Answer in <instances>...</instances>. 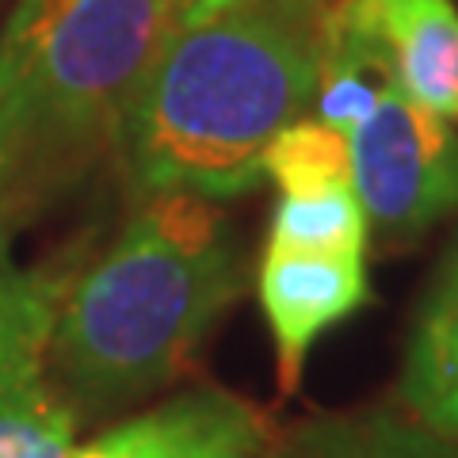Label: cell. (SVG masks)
I'll return each mask as SVG.
<instances>
[{"mask_svg":"<svg viewBox=\"0 0 458 458\" xmlns=\"http://www.w3.org/2000/svg\"><path fill=\"white\" fill-rule=\"evenodd\" d=\"M412 104L458 119V8L451 0H336Z\"/></svg>","mask_w":458,"mask_h":458,"instance_id":"obj_8","label":"cell"},{"mask_svg":"<svg viewBox=\"0 0 458 458\" xmlns=\"http://www.w3.org/2000/svg\"><path fill=\"white\" fill-rule=\"evenodd\" d=\"M276 443V424L256 401L195 386L99 432L69 458H267Z\"/></svg>","mask_w":458,"mask_h":458,"instance_id":"obj_7","label":"cell"},{"mask_svg":"<svg viewBox=\"0 0 458 458\" xmlns=\"http://www.w3.org/2000/svg\"><path fill=\"white\" fill-rule=\"evenodd\" d=\"M352 188L386 237H417L458 210V134L390 81L378 107L348 134Z\"/></svg>","mask_w":458,"mask_h":458,"instance_id":"obj_5","label":"cell"},{"mask_svg":"<svg viewBox=\"0 0 458 458\" xmlns=\"http://www.w3.org/2000/svg\"><path fill=\"white\" fill-rule=\"evenodd\" d=\"M245 294V252L214 199L153 191L92 264L69 271L50 363L77 412L161 390Z\"/></svg>","mask_w":458,"mask_h":458,"instance_id":"obj_2","label":"cell"},{"mask_svg":"<svg viewBox=\"0 0 458 458\" xmlns=\"http://www.w3.org/2000/svg\"><path fill=\"white\" fill-rule=\"evenodd\" d=\"M325 8L241 0L183 23L114 146L138 195L191 191L218 203L256 188L267 141L313 107Z\"/></svg>","mask_w":458,"mask_h":458,"instance_id":"obj_1","label":"cell"},{"mask_svg":"<svg viewBox=\"0 0 458 458\" xmlns=\"http://www.w3.org/2000/svg\"><path fill=\"white\" fill-rule=\"evenodd\" d=\"M370 222L355 188L279 195L271 210L267 245L294 252H367Z\"/></svg>","mask_w":458,"mask_h":458,"instance_id":"obj_11","label":"cell"},{"mask_svg":"<svg viewBox=\"0 0 458 458\" xmlns=\"http://www.w3.org/2000/svg\"><path fill=\"white\" fill-rule=\"evenodd\" d=\"M397 394L412 420L458 443V249L436 267L420 298Z\"/></svg>","mask_w":458,"mask_h":458,"instance_id":"obj_9","label":"cell"},{"mask_svg":"<svg viewBox=\"0 0 458 458\" xmlns=\"http://www.w3.org/2000/svg\"><path fill=\"white\" fill-rule=\"evenodd\" d=\"M256 298L276 344L279 394H294L313 344L370 302L367 264L355 252H294L267 245L256 264Z\"/></svg>","mask_w":458,"mask_h":458,"instance_id":"obj_6","label":"cell"},{"mask_svg":"<svg viewBox=\"0 0 458 458\" xmlns=\"http://www.w3.org/2000/svg\"><path fill=\"white\" fill-rule=\"evenodd\" d=\"M264 176L279 195H306L328 188H352L348 134L313 114L286 123L264 149Z\"/></svg>","mask_w":458,"mask_h":458,"instance_id":"obj_12","label":"cell"},{"mask_svg":"<svg viewBox=\"0 0 458 458\" xmlns=\"http://www.w3.org/2000/svg\"><path fill=\"white\" fill-rule=\"evenodd\" d=\"M73 264H16L0 241V458H69L73 401L50 363L57 302Z\"/></svg>","mask_w":458,"mask_h":458,"instance_id":"obj_4","label":"cell"},{"mask_svg":"<svg viewBox=\"0 0 458 458\" xmlns=\"http://www.w3.org/2000/svg\"><path fill=\"white\" fill-rule=\"evenodd\" d=\"M267 458H458V443L428 432L409 412L367 409L298 428Z\"/></svg>","mask_w":458,"mask_h":458,"instance_id":"obj_10","label":"cell"},{"mask_svg":"<svg viewBox=\"0 0 458 458\" xmlns=\"http://www.w3.org/2000/svg\"><path fill=\"white\" fill-rule=\"evenodd\" d=\"M225 4H241V0H195V16H207V12H218ZM291 4H310V8H325L333 4V0H291ZM191 16V20H195Z\"/></svg>","mask_w":458,"mask_h":458,"instance_id":"obj_14","label":"cell"},{"mask_svg":"<svg viewBox=\"0 0 458 458\" xmlns=\"http://www.w3.org/2000/svg\"><path fill=\"white\" fill-rule=\"evenodd\" d=\"M195 0H16L0 31V161L27 214L114 153L141 84Z\"/></svg>","mask_w":458,"mask_h":458,"instance_id":"obj_3","label":"cell"},{"mask_svg":"<svg viewBox=\"0 0 458 458\" xmlns=\"http://www.w3.org/2000/svg\"><path fill=\"white\" fill-rule=\"evenodd\" d=\"M16 218H20V207H16V199H12L8 168H4V161H0V241L12 237V225H16Z\"/></svg>","mask_w":458,"mask_h":458,"instance_id":"obj_13","label":"cell"}]
</instances>
